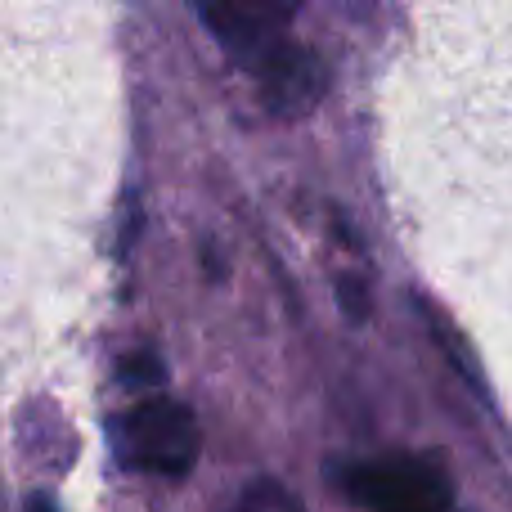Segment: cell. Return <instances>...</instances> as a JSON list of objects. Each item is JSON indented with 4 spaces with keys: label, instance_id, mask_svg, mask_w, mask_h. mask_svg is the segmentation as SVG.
<instances>
[{
    "label": "cell",
    "instance_id": "obj_2",
    "mask_svg": "<svg viewBox=\"0 0 512 512\" xmlns=\"http://www.w3.org/2000/svg\"><path fill=\"white\" fill-rule=\"evenodd\" d=\"M346 490L369 512H450L454 504L450 477L423 459H409V454L355 463L346 472Z\"/></svg>",
    "mask_w": 512,
    "mask_h": 512
},
{
    "label": "cell",
    "instance_id": "obj_1",
    "mask_svg": "<svg viewBox=\"0 0 512 512\" xmlns=\"http://www.w3.org/2000/svg\"><path fill=\"white\" fill-rule=\"evenodd\" d=\"M108 445L135 472H162V477H185L198 459V423L189 405L171 396H149L131 405L126 414L108 418Z\"/></svg>",
    "mask_w": 512,
    "mask_h": 512
},
{
    "label": "cell",
    "instance_id": "obj_5",
    "mask_svg": "<svg viewBox=\"0 0 512 512\" xmlns=\"http://www.w3.org/2000/svg\"><path fill=\"white\" fill-rule=\"evenodd\" d=\"M234 512H301V508L283 486H274V481H256L248 495L239 499V508Z\"/></svg>",
    "mask_w": 512,
    "mask_h": 512
},
{
    "label": "cell",
    "instance_id": "obj_3",
    "mask_svg": "<svg viewBox=\"0 0 512 512\" xmlns=\"http://www.w3.org/2000/svg\"><path fill=\"white\" fill-rule=\"evenodd\" d=\"M256 68V90H261V104L279 117H297L324 99L328 90V68L310 45H297L283 36L279 45L261 54L252 63Z\"/></svg>",
    "mask_w": 512,
    "mask_h": 512
},
{
    "label": "cell",
    "instance_id": "obj_7",
    "mask_svg": "<svg viewBox=\"0 0 512 512\" xmlns=\"http://www.w3.org/2000/svg\"><path fill=\"white\" fill-rule=\"evenodd\" d=\"M27 512H59V508H54V499H50V495H32Z\"/></svg>",
    "mask_w": 512,
    "mask_h": 512
},
{
    "label": "cell",
    "instance_id": "obj_4",
    "mask_svg": "<svg viewBox=\"0 0 512 512\" xmlns=\"http://www.w3.org/2000/svg\"><path fill=\"white\" fill-rule=\"evenodd\" d=\"M203 18L225 50L239 59L256 63L270 45L283 41L288 23L297 18V5H274V0H221V5H203Z\"/></svg>",
    "mask_w": 512,
    "mask_h": 512
},
{
    "label": "cell",
    "instance_id": "obj_6",
    "mask_svg": "<svg viewBox=\"0 0 512 512\" xmlns=\"http://www.w3.org/2000/svg\"><path fill=\"white\" fill-rule=\"evenodd\" d=\"M122 382L153 391V387H162V382H167V369H162V360H158V355H149V351L126 355V360H122Z\"/></svg>",
    "mask_w": 512,
    "mask_h": 512
}]
</instances>
